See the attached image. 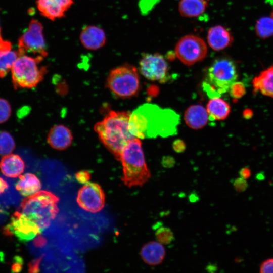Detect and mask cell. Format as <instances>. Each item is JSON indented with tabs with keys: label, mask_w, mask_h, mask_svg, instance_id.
I'll use <instances>...</instances> for the list:
<instances>
[{
	"label": "cell",
	"mask_w": 273,
	"mask_h": 273,
	"mask_svg": "<svg viewBox=\"0 0 273 273\" xmlns=\"http://www.w3.org/2000/svg\"><path fill=\"white\" fill-rule=\"evenodd\" d=\"M202 87L203 90L206 92V95L209 98L212 99L220 97L221 94L218 93L217 89L207 81H203L202 83Z\"/></svg>",
	"instance_id": "obj_30"
},
{
	"label": "cell",
	"mask_w": 273,
	"mask_h": 273,
	"mask_svg": "<svg viewBox=\"0 0 273 273\" xmlns=\"http://www.w3.org/2000/svg\"><path fill=\"white\" fill-rule=\"evenodd\" d=\"M139 71L147 79L166 83L171 78L169 67L164 57L159 53H144L139 62Z\"/></svg>",
	"instance_id": "obj_9"
},
{
	"label": "cell",
	"mask_w": 273,
	"mask_h": 273,
	"mask_svg": "<svg viewBox=\"0 0 273 273\" xmlns=\"http://www.w3.org/2000/svg\"><path fill=\"white\" fill-rule=\"evenodd\" d=\"M82 45L86 49L97 50L103 47L106 42V35L104 30L95 25L84 27L80 34Z\"/></svg>",
	"instance_id": "obj_14"
},
{
	"label": "cell",
	"mask_w": 273,
	"mask_h": 273,
	"mask_svg": "<svg viewBox=\"0 0 273 273\" xmlns=\"http://www.w3.org/2000/svg\"><path fill=\"white\" fill-rule=\"evenodd\" d=\"M44 57L19 55L11 71L14 88H30L35 87L43 79L47 68L39 66Z\"/></svg>",
	"instance_id": "obj_5"
},
{
	"label": "cell",
	"mask_w": 273,
	"mask_h": 273,
	"mask_svg": "<svg viewBox=\"0 0 273 273\" xmlns=\"http://www.w3.org/2000/svg\"><path fill=\"white\" fill-rule=\"evenodd\" d=\"M206 270L210 272H213L217 270V267L214 264H209L206 267Z\"/></svg>",
	"instance_id": "obj_43"
},
{
	"label": "cell",
	"mask_w": 273,
	"mask_h": 273,
	"mask_svg": "<svg viewBox=\"0 0 273 273\" xmlns=\"http://www.w3.org/2000/svg\"><path fill=\"white\" fill-rule=\"evenodd\" d=\"M180 123L179 115L173 110L145 103L130 113L129 130L135 138H166L176 134Z\"/></svg>",
	"instance_id": "obj_1"
},
{
	"label": "cell",
	"mask_w": 273,
	"mask_h": 273,
	"mask_svg": "<svg viewBox=\"0 0 273 273\" xmlns=\"http://www.w3.org/2000/svg\"><path fill=\"white\" fill-rule=\"evenodd\" d=\"M19 54L11 50L0 54V78L4 77L11 71Z\"/></svg>",
	"instance_id": "obj_25"
},
{
	"label": "cell",
	"mask_w": 273,
	"mask_h": 273,
	"mask_svg": "<svg viewBox=\"0 0 273 273\" xmlns=\"http://www.w3.org/2000/svg\"><path fill=\"white\" fill-rule=\"evenodd\" d=\"M59 201V198L51 192L39 190L23 200L21 212L36 222L42 231L49 227L58 213Z\"/></svg>",
	"instance_id": "obj_4"
},
{
	"label": "cell",
	"mask_w": 273,
	"mask_h": 273,
	"mask_svg": "<svg viewBox=\"0 0 273 273\" xmlns=\"http://www.w3.org/2000/svg\"><path fill=\"white\" fill-rule=\"evenodd\" d=\"M239 174L241 177L245 179H247L250 177L251 172L249 168L245 167L240 169L239 172Z\"/></svg>",
	"instance_id": "obj_39"
},
{
	"label": "cell",
	"mask_w": 273,
	"mask_h": 273,
	"mask_svg": "<svg viewBox=\"0 0 273 273\" xmlns=\"http://www.w3.org/2000/svg\"><path fill=\"white\" fill-rule=\"evenodd\" d=\"M11 114V106L6 99L0 98V123L8 120Z\"/></svg>",
	"instance_id": "obj_28"
},
{
	"label": "cell",
	"mask_w": 273,
	"mask_h": 273,
	"mask_svg": "<svg viewBox=\"0 0 273 273\" xmlns=\"http://www.w3.org/2000/svg\"><path fill=\"white\" fill-rule=\"evenodd\" d=\"M248 183L246 179L241 177L235 179L233 182L234 189L238 192L245 191L248 188Z\"/></svg>",
	"instance_id": "obj_31"
},
{
	"label": "cell",
	"mask_w": 273,
	"mask_h": 273,
	"mask_svg": "<svg viewBox=\"0 0 273 273\" xmlns=\"http://www.w3.org/2000/svg\"><path fill=\"white\" fill-rule=\"evenodd\" d=\"M129 115L128 112L112 111L94 126L101 142L118 161L124 147L135 138L129 130Z\"/></svg>",
	"instance_id": "obj_2"
},
{
	"label": "cell",
	"mask_w": 273,
	"mask_h": 273,
	"mask_svg": "<svg viewBox=\"0 0 273 273\" xmlns=\"http://www.w3.org/2000/svg\"><path fill=\"white\" fill-rule=\"evenodd\" d=\"M253 91L273 98V66L261 71L252 80Z\"/></svg>",
	"instance_id": "obj_20"
},
{
	"label": "cell",
	"mask_w": 273,
	"mask_h": 273,
	"mask_svg": "<svg viewBox=\"0 0 273 273\" xmlns=\"http://www.w3.org/2000/svg\"><path fill=\"white\" fill-rule=\"evenodd\" d=\"M2 38L1 27L0 25V39Z\"/></svg>",
	"instance_id": "obj_45"
},
{
	"label": "cell",
	"mask_w": 273,
	"mask_h": 273,
	"mask_svg": "<svg viewBox=\"0 0 273 273\" xmlns=\"http://www.w3.org/2000/svg\"><path fill=\"white\" fill-rule=\"evenodd\" d=\"M42 230L34 221L22 212L16 211L4 228L7 235H14L19 241H28L40 234Z\"/></svg>",
	"instance_id": "obj_11"
},
{
	"label": "cell",
	"mask_w": 273,
	"mask_h": 273,
	"mask_svg": "<svg viewBox=\"0 0 273 273\" xmlns=\"http://www.w3.org/2000/svg\"><path fill=\"white\" fill-rule=\"evenodd\" d=\"M42 257L31 261L29 264V272H36L39 271V264Z\"/></svg>",
	"instance_id": "obj_38"
},
{
	"label": "cell",
	"mask_w": 273,
	"mask_h": 273,
	"mask_svg": "<svg viewBox=\"0 0 273 273\" xmlns=\"http://www.w3.org/2000/svg\"><path fill=\"white\" fill-rule=\"evenodd\" d=\"M106 86L117 97L128 98L136 95L140 89V77L135 67L124 64L110 71Z\"/></svg>",
	"instance_id": "obj_6"
},
{
	"label": "cell",
	"mask_w": 273,
	"mask_h": 273,
	"mask_svg": "<svg viewBox=\"0 0 273 273\" xmlns=\"http://www.w3.org/2000/svg\"><path fill=\"white\" fill-rule=\"evenodd\" d=\"M229 91L231 96L235 99L240 98L246 93L245 85L242 82H234L231 86Z\"/></svg>",
	"instance_id": "obj_29"
},
{
	"label": "cell",
	"mask_w": 273,
	"mask_h": 273,
	"mask_svg": "<svg viewBox=\"0 0 273 273\" xmlns=\"http://www.w3.org/2000/svg\"><path fill=\"white\" fill-rule=\"evenodd\" d=\"M207 38L209 46L217 51L230 46L233 42L230 31L221 25L211 27L208 31Z\"/></svg>",
	"instance_id": "obj_15"
},
{
	"label": "cell",
	"mask_w": 273,
	"mask_h": 273,
	"mask_svg": "<svg viewBox=\"0 0 273 273\" xmlns=\"http://www.w3.org/2000/svg\"><path fill=\"white\" fill-rule=\"evenodd\" d=\"M256 35L261 39L273 36V19L271 16H264L257 20L255 25Z\"/></svg>",
	"instance_id": "obj_24"
},
{
	"label": "cell",
	"mask_w": 273,
	"mask_h": 273,
	"mask_svg": "<svg viewBox=\"0 0 273 273\" xmlns=\"http://www.w3.org/2000/svg\"><path fill=\"white\" fill-rule=\"evenodd\" d=\"M172 147L175 152L179 153L185 150L186 146L182 140L177 139L173 142Z\"/></svg>",
	"instance_id": "obj_36"
},
{
	"label": "cell",
	"mask_w": 273,
	"mask_h": 273,
	"mask_svg": "<svg viewBox=\"0 0 273 273\" xmlns=\"http://www.w3.org/2000/svg\"><path fill=\"white\" fill-rule=\"evenodd\" d=\"M260 273L273 272V258H269L262 262L260 266Z\"/></svg>",
	"instance_id": "obj_32"
},
{
	"label": "cell",
	"mask_w": 273,
	"mask_h": 273,
	"mask_svg": "<svg viewBox=\"0 0 273 273\" xmlns=\"http://www.w3.org/2000/svg\"><path fill=\"white\" fill-rule=\"evenodd\" d=\"M158 0H142L140 6L142 12L146 13L152 9Z\"/></svg>",
	"instance_id": "obj_35"
},
{
	"label": "cell",
	"mask_w": 273,
	"mask_h": 273,
	"mask_svg": "<svg viewBox=\"0 0 273 273\" xmlns=\"http://www.w3.org/2000/svg\"><path fill=\"white\" fill-rule=\"evenodd\" d=\"M175 164L174 158L170 156H163L161 160L162 166L166 168H171L174 167Z\"/></svg>",
	"instance_id": "obj_34"
},
{
	"label": "cell",
	"mask_w": 273,
	"mask_h": 273,
	"mask_svg": "<svg viewBox=\"0 0 273 273\" xmlns=\"http://www.w3.org/2000/svg\"><path fill=\"white\" fill-rule=\"evenodd\" d=\"M15 148L13 136L7 131H0V156L11 154Z\"/></svg>",
	"instance_id": "obj_26"
},
{
	"label": "cell",
	"mask_w": 273,
	"mask_h": 273,
	"mask_svg": "<svg viewBox=\"0 0 273 273\" xmlns=\"http://www.w3.org/2000/svg\"><path fill=\"white\" fill-rule=\"evenodd\" d=\"M120 160L123 169L121 180L127 187L142 186L151 178L140 139L135 138L126 145Z\"/></svg>",
	"instance_id": "obj_3"
},
{
	"label": "cell",
	"mask_w": 273,
	"mask_h": 273,
	"mask_svg": "<svg viewBox=\"0 0 273 273\" xmlns=\"http://www.w3.org/2000/svg\"><path fill=\"white\" fill-rule=\"evenodd\" d=\"M12 50V43L7 40H4L3 38L0 39V53L9 51Z\"/></svg>",
	"instance_id": "obj_37"
},
{
	"label": "cell",
	"mask_w": 273,
	"mask_h": 273,
	"mask_svg": "<svg viewBox=\"0 0 273 273\" xmlns=\"http://www.w3.org/2000/svg\"><path fill=\"white\" fill-rule=\"evenodd\" d=\"M253 115V111L250 109H246L243 112V117L246 119H250Z\"/></svg>",
	"instance_id": "obj_41"
},
{
	"label": "cell",
	"mask_w": 273,
	"mask_h": 273,
	"mask_svg": "<svg viewBox=\"0 0 273 273\" xmlns=\"http://www.w3.org/2000/svg\"><path fill=\"white\" fill-rule=\"evenodd\" d=\"M207 53L205 41L200 37L188 35L179 40L175 48L177 57L185 65L190 66L202 60Z\"/></svg>",
	"instance_id": "obj_10"
},
{
	"label": "cell",
	"mask_w": 273,
	"mask_h": 273,
	"mask_svg": "<svg viewBox=\"0 0 273 273\" xmlns=\"http://www.w3.org/2000/svg\"><path fill=\"white\" fill-rule=\"evenodd\" d=\"M270 16H271V17H272V18L273 19V8H272V11H271V12Z\"/></svg>",
	"instance_id": "obj_46"
},
{
	"label": "cell",
	"mask_w": 273,
	"mask_h": 273,
	"mask_svg": "<svg viewBox=\"0 0 273 273\" xmlns=\"http://www.w3.org/2000/svg\"><path fill=\"white\" fill-rule=\"evenodd\" d=\"M140 254L142 260L146 264L156 266L164 260L166 251L163 244L158 241H151L142 247Z\"/></svg>",
	"instance_id": "obj_17"
},
{
	"label": "cell",
	"mask_w": 273,
	"mask_h": 273,
	"mask_svg": "<svg viewBox=\"0 0 273 273\" xmlns=\"http://www.w3.org/2000/svg\"><path fill=\"white\" fill-rule=\"evenodd\" d=\"M41 184L38 177L34 174L27 173L19 176L16 189L23 196L27 197L39 191Z\"/></svg>",
	"instance_id": "obj_21"
},
{
	"label": "cell",
	"mask_w": 273,
	"mask_h": 273,
	"mask_svg": "<svg viewBox=\"0 0 273 273\" xmlns=\"http://www.w3.org/2000/svg\"><path fill=\"white\" fill-rule=\"evenodd\" d=\"M208 119L210 121L220 120L225 119L231 111L230 105L219 97L209 100L207 105Z\"/></svg>",
	"instance_id": "obj_22"
},
{
	"label": "cell",
	"mask_w": 273,
	"mask_h": 273,
	"mask_svg": "<svg viewBox=\"0 0 273 273\" xmlns=\"http://www.w3.org/2000/svg\"><path fill=\"white\" fill-rule=\"evenodd\" d=\"M21 266L22 264L21 263V261H20L19 262H16L12 265V271L14 272H18L20 271L21 269Z\"/></svg>",
	"instance_id": "obj_42"
},
{
	"label": "cell",
	"mask_w": 273,
	"mask_h": 273,
	"mask_svg": "<svg viewBox=\"0 0 273 273\" xmlns=\"http://www.w3.org/2000/svg\"><path fill=\"white\" fill-rule=\"evenodd\" d=\"M0 169L6 176L16 178L23 173L25 169V163L18 155L10 154L2 158Z\"/></svg>",
	"instance_id": "obj_18"
},
{
	"label": "cell",
	"mask_w": 273,
	"mask_h": 273,
	"mask_svg": "<svg viewBox=\"0 0 273 273\" xmlns=\"http://www.w3.org/2000/svg\"><path fill=\"white\" fill-rule=\"evenodd\" d=\"M207 7L206 0H180L178 11L183 17H195L203 13Z\"/></svg>",
	"instance_id": "obj_23"
},
{
	"label": "cell",
	"mask_w": 273,
	"mask_h": 273,
	"mask_svg": "<svg viewBox=\"0 0 273 273\" xmlns=\"http://www.w3.org/2000/svg\"><path fill=\"white\" fill-rule=\"evenodd\" d=\"M75 177L79 183L85 184L89 181L90 178V174L87 170H81L76 173Z\"/></svg>",
	"instance_id": "obj_33"
},
{
	"label": "cell",
	"mask_w": 273,
	"mask_h": 273,
	"mask_svg": "<svg viewBox=\"0 0 273 273\" xmlns=\"http://www.w3.org/2000/svg\"><path fill=\"white\" fill-rule=\"evenodd\" d=\"M155 235L157 241L163 245L170 244L174 240L173 233L168 227L158 228L157 229Z\"/></svg>",
	"instance_id": "obj_27"
},
{
	"label": "cell",
	"mask_w": 273,
	"mask_h": 273,
	"mask_svg": "<svg viewBox=\"0 0 273 273\" xmlns=\"http://www.w3.org/2000/svg\"><path fill=\"white\" fill-rule=\"evenodd\" d=\"M184 120L187 125L191 128H202L206 125L209 120L207 110L199 104L192 105L185 111Z\"/></svg>",
	"instance_id": "obj_19"
},
{
	"label": "cell",
	"mask_w": 273,
	"mask_h": 273,
	"mask_svg": "<svg viewBox=\"0 0 273 273\" xmlns=\"http://www.w3.org/2000/svg\"><path fill=\"white\" fill-rule=\"evenodd\" d=\"M76 201L79 207L83 210L96 213L104 208L105 195L99 184L88 182L78 191Z\"/></svg>",
	"instance_id": "obj_12"
},
{
	"label": "cell",
	"mask_w": 273,
	"mask_h": 273,
	"mask_svg": "<svg viewBox=\"0 0 273 273\" xmlns=\"http://www.w3.org/2000/svg\"><path fill=\"white\" fill-rule=\"evenodd\" d=\"M73 137L68 128L63 125H56L49 131L47 137L49 144L53 148L63 150L72 143Z\"/></svg>",
	"instance_id": "obj_16"
},
{
	"label": "cell",
	"mask_w": 273,
	"mask_h": 273,
	"mask_svg": "<svg viewBox=\"0 0 273 273\" xmlns=\"http://www.w3.org/2000/svg\"><path fill=\"white\" fill-rule=\"evenodd\" d=\"M198 199V196L196 194H192L189 196V200L191 202H195Z\"/></svg>",
	"instance_id": "obj_44"
},
{
	"label": "cell",
	"mask_w": 273,
	"mask_h": 273,
	"mask_svg": "<svg viewBox=\"0 0 273 273\" xmlns=\"http://www.w3.org/2000/svg\"><path fill=\"white\" fill-rule=\"evenodd\" d=\"M43 30L40 22L34 19L30 21L27 29L18 39L17 51L19 55L31 53L44 58L48 56Z\"/></svg>",
	"instance_id": "obj_8"
},
{
	"label": "cell",
	"mask_w": 273,
	"mask_h": 273,
	"mask_svg": "<svg viewBox=\"0 0 273 273\" xmlns=\"http://www.w3.org/2000/svg\"><path fill=\"white\" fill-rule=\"evenodd\" d=\"M206 80L220 94L229 91L232 84L238 78L237 67L234 62L228 58L216 59L207 70Z\"/></svg>",
	"instance_id": "obj_7"
},
{
	"label": "cell",
	"mask_w": 273,
	"mask_h": 273,
	"mask_svg": "<svg viewBox=\"0 0 273 273\" xmlns=\"http://www.w3.org/2000/svg\"><path fill=\"white\" fill-rule=\"evenodd\" d=\"M8 188V183L0 177V194L3 193Z\"/></svg>",
	"instance_id": "obj_40"
},
{
	"label": "cell",
	"mask_w": 273,
	"mask_h": 273,
	"mask_svg": "<svg viewBox=\"0 0 273 273\" xmlns=\"http://www.w3.org/2000/svg\"><path fill=\"white\" fill-rule=\"evenodd\" d=\"M73 3V0H37L36 5L43 16L54 21L64 17Z\"/></svg>",
	"instance_id": "obj_13"
}]
</instances>
